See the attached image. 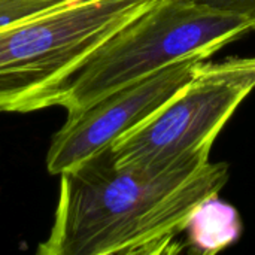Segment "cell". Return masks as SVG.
Segmentation results:
<instances>
[{
    "label": "cell",
    "instance_id": "3",
    "mask_svg": "<svg viewBox=\"0 0 255 255\" xmlns=\"http://www.w3.org/2000/svg\"><path fill=\"white\" fill-rule=\"evenodd\" d=\"M250 21L190 0H161L112 36L70 79L58 105L79 112L105 96L181 61L211 57Z\"/></svg>",
    "mask_w": 255,
    "mask_h": 255
},
{
    "label": "cell",
    "instance_id": "4",
    "mask_svg": "<svg viewBox=\"0 0 255 255\" xmlns=\"http://www.w3.org/2000/svg\"><path fill=\"white\" fill-rule=\"evenodd\" d=\"M255 90V57L200 61L185 87L151 118L117 139L118 164H164L209 157L214 140Z\"/></svg>",
    "mask_w": 255,
    "mask_h": 255
},
{
    "label": "cell",
    "instance_id": "8",
    "mask_svg": "<svg viewBox=\"0 0 255 255\" xmlns=\"http://www.w3.org/2000/svg\"><path fill=\"white\" fill-rule=\"evenodd\" d=\"M199 6L236 15L251 22L255 30V0H190Z\"/></svg>",
    "mask_w": 255,
    "mask_h": 255
},
{
    "label": "cell",
    "instance_id": "6",
    "mask_svg": "<svg viewBox=\"0 0 255 255\" xmlns=\"http://www.w3.org/2000/svg\"><path fill=\"white\" fill-rule=\"evenodd\" d=\"M238 211L218 196L203 202L191 215L185 235L191 253L214 255L233 245L242 236Z\"/></svg>",
    "mask_w": 255,
    "mask_h": 255
},
{
    "label": "cell",
    "instance_id": "5",
    "mask_svg": "<svg viewBox=\"0 0 255 255\" xmlns=\"http://www.w3.org/2000/svg\"><path fill=\"white\" fill-rule=\"evenodd\" d=\"M199 63L200 60L176 63L79 112L67 114L66 123L52 137L46 155L48 172L61 175L145 123L185 87Z\"/></svg>",
    "mask_w": 255,
    "mask_h": 255
},
{
    "label": "cell",
    "instance_id": "1",
    "mask_svg": "<svg viewBox=\"0 0 255 255\" xmlns=\"http://www.w3.org/2000/svg\"><path fill=\"white\" fill-rule=\"evenodd\" d=\"M229 164L185 157L164 164H118L108 146L64 170L42 255L179 254L194 211L221 193Z\"/></svg>",
    "mask_w": 255,
    "mask_h": 255
},
{
    "label": "cell",
    "instance_id": "7",
    "mask_svg": "<svg viewBox=\"0 0 255 255\" xmlns=\"http://www.w3.org/2000/svg\"><path fill=\"white\" fill-rule=\"evenodd\" d=\"M63 0H0V28L48 9Z\"/></svg>",
    "mask_w": 255,
    "mask_h": 255
},
{
    "label": "cell",
    "instance_id": "2",
    "mask_svg": "<svg viewBox=\"0 0 255 255\" xmlns=\"http://www.w3.org/2000/svg\"><path fill=\"white\" fill-rule=\"evenodd\" d=\"M161 0H63L0 28V111L55 106L75 73Z\"/></svg>",
    "mask_w": 255,
    "mask_h": 255
}]
</instances>
